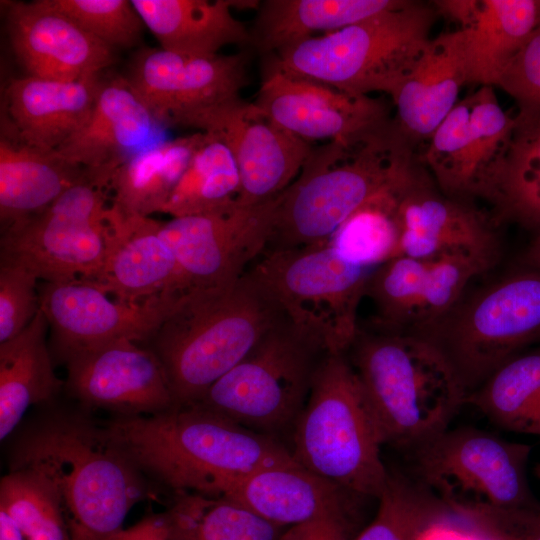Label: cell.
Returning <instances> with one entry per match:
<instances>
[{"instance_id": "obj_1", "label": "cell", "mask_w": 540, "mask_h": 540, "mask_svg": "<svg viewBox=\"0 0 540 540\" xmlns=\"http://www.w3.org/2000/svg\"><path fill=\"white\" fill-rule=\"evenodd\" d=\"M101 427L146 477L172 494L220 498L252 472L297 462L274 436L199 403L151 415L116 416Z\"/></svg>"}, {"instance_id": "obj_2", "label": "cell", "mask_w": 540, "mask_h": 540, "mask_svg": "<svg viewBox=\"0 0 540 540\" xmlns=\"http://www.w3.org/2000/svg\"><path fill=\"white\" fill-rule=\"evenodd\" d=\"M11 468L31 469L51 484L72 540H114L130 509L155 495L101 425L81 416L54 415L28 432Z\"/></svg>"}, {"instance_id": "obj_3", "label": "cell", "mask_w": 540, "mask_h": 540, "mask_svg": "<svg viewBox=\"0 0 540 540\" xmlns=\"http://www.w3.org/2000/svg\"><path fill=\"white\" fill-rule=\"evenodd\" d=\"M395 119L346 141L312 146L295 180L276 198L265 251L325 245L380 189L420 162Z\"/></svg>"}, {"instance_id": "obj_4", "label": "cell", "mask_w": 540, "mask_h": 540, "mask_svg": "<svg viewBox=\"0 0 540 540\" xmlns=\"http://www.w3.org/2000/svg\"><path fill=\"white\" fill-rule=\"evenodd\" d=\"M280 317L246 273L230 285L182 294L145 345L160 360L176 406L193 404Z\"/></svg>"}, {"instance_id": "obj_5", "label": "cell", "mask_w": 540, "mask_h": 540, "mask_svg": "<svg viewBox=\"0 0 540 540\" xmlns=\"http://www.w3.org/2000/svg\"><path fill=\"white\" fill-rule=\"evenodd\" d=\"M350 349L383 444L409 451L448 429L465 404L447 362L412 333L359 330Z\"/></svg>"}, {"instance_id": "obj_6", "label": "cell", "mask_w": 540, "mask_h": 540, "mask_svg": "<svg viewBox=\"0 0 540 540\" xmlns=\"http://www.w3.org/2000/svg\"><path fill=\"white\" fill-rule=\"evenodd\" d=\"M432 3L400 0L383 12L276 53L269 66L359 95L390 94L432 39Z\"/></svg>"}, {"instance_id": "obj_7", "label": "cell", "mask_w": 540, "mask_h": 540, "mask_svg": "<svg viewBox=\"0 0 540 540\" xmlns=\"http://www.w3.org/2000/svg\"><path fill=\"white\" fill-rule=\"evenodd\" d=\"M293 431L291 453L304 468L356 495L380 497L389 474L381 434L344 354L321 359Z\"/></svg>"}, {"instance_id": "obj_8", "label": "cell", "mask_w": 540, "mask_h": 540, "mask_svg": "<svg viewBox=\"0 0 540 540\" xmlns=\"http://www.w3.org/2000/svg\"><path fill=\"white\" fill-rule=\"evenodd\" d=\"M408 452L415 480L461 520L540 509L526 473L530 445L458 427Z\"/></svg>"}, {"instance_id": "obj_9", "label": "cell", "mask_w": 540, "mask_h": 540, "mask_svg": "<svg viewBox=\"0 0 540 540\" xmlns=\"http://www.w3.org/2000/svg\"><path fill=\"white\" fill-rule=\"evenodd\" d=\"M411 333L441 354L467 397L540 341V270L523 268Z\"/></svg>"}, {"instance_id": "obj_10", "label": "cell", "mask_w": 540, "mask_h": 540, "mask_svg": "<svg viewBox=\"0 0 540 540\" xmlns=\"http://www.w3.org/2000/svg\"><path fill=\"white\" fill-rule=\"evenodd\" d=\"M374 269L349 262L327 243L265 251L246 273L325 354H344L359 332L358 307Z\"/></svg>"}, {"instance_id": "obj_11", "label": "cell", "mask_w": 540, "mask_h": 540, "mask_svg": "<svg viewBox=\"0 0 540 540\" xmlns=\"http://www.w3.org/2000/svg\"><path fill=\"white\" fill-rule=\"evenodd\" d=\"M324 355L309 336L281 315L257 345L196 403L273 436L294 425Z\"/></svg>"}, {"instance_id": "obj_12", "label": "cell", "mask_w": 540, "mask_h": 540, "mask_svg": "<svg viewBox=\"0 0 540 540\" xmlns=\"http://www.w3.org/2000/svg\"><path fill=\"white\" fill-rule=\"evenodd\" d=\"M107 183L88 172L44 210L2 231L1 256L19 260L45 282L91 280L107 248Z\"/></svg>"}, {"instance_id": "obj_13", "label": "cell", "mask_w": 540, "mask_h": 540, "mask_svg": "<svg viewBox=\"0 0 540 540\" xmlns=\"http://www.w3.org/2000/svg\"><path fill=\"white\" fill-rule=\"evenodd\" d=\"M513 128L514 116L503 110L493 86L482 85L459 100L420 159L448 197L493 203Z\"/></svg>"}, {"instance_id": "obj_14", "label": "cell", "mask_w": 540, "mask_h": 540, "mask_svg": "<svg viewBox=\"0 0 540 540\" xmlns=\"http://www.w3.org/2000/svg\"><path fill=\"white\" fill-rule=\"evenodd\" d=\"M276 198L160 222L177 262L182 294L230 285L246 274L268 245Z\"/></svg>"}, {"instance_id": "obj_15", "label": "cell", "mask_w": 540, "mask_h": 540, "mask_svg": "<svg viewBox=\"0 0 540 540\" xmlns=\"http://www.w3.org/2000/svg\"><path fill=\"white\" fill-rule=\"evenodd\" d=\"M219 139L237 165L238 205L255 206L281 194L298 176L312 145L279 126L240 96L192 116L184 125Z\"/></svg>"}, {"instance_id": "obj_16", "label": "cell", "mask_w": 540, "mask_h": 540, "mask_svg": "<svg viewBox=\"0 0 540 540\" xmlns=\"http://www.w3.org/2000/svg\"><path fill=\"white\" fill-rule=\"evenodd\" d=\"M244 53L192 56L147 48L134 57L129 84L165 127L240 96L247 82Z\"/></svg>"}, {"instance_id": "obj_17", "label": "cell", "mask_w": 540, "mask_h": 540, "mask_svg": "<svg viewBox=\"0 0 540 540\" xmlns=\"http://www.w3.org/2000/svg\"><path fill=\"white\" fill-rule=\"evenodd\" d=\"M180 296L126 303L81 279L45 282L39 289L40 309L62 357L124 340L147 344Z\"/></svg>"}, {"instance_id": "obj_18", "label": "cell", "mask_w": 540, "mask_h": 540, "mask_svg": "<svg viewBox=\"0 0 540 540\" xmlns=\"http://www.w3.org/2000/svg\"><path fill=\"white\" fill-rule=\"evenodd\" d=\"M62 358L67 369L65 385L87 408L139 416L176 406L160 360L144 344L118 341L72 351Z\"/></svg>"}, {"instance_id": "obj_19", "label": "cell", "mask_w": 540, "mask_h": 540, "mask_svg": "<svg viewBox=\"0 0 540 540\" xmlns=\"http://www.w3.org/2000/svg\"><path fill=\"white\" fill-rule=\"evenodd\" d=\"M279 126L311 144L346 141L390 118L370 95L335 87L269 66L254 101Z\"/></svg>"}, {"instance_id": "obj_20", "label": "cell", "mask_w": 540, "mask_h": 540, "mask_svg": "<svg viewBox=\"0 0 540 540\" xmlns=\"http://www.w3.org/2000/svg\"><path fill=\"white\" fill-rule=\"evenodd\" d=\"M7 27L13 53L28 76L76 81L101 75L115 60L113 48L51 0L9 3Z\"/></svg>"}, {"instance_id": "obj_21", "label": "cell", "mask_w": 540, "mask_h": 540, "mask_svg": "<svg viewBox=\"0 0 540 540\" xmlns=\"http://www.w3.org/2000/svg\"><path fill=\"white\" fill-rule=\"evenodd\" d=\"M126 77L101 79L84 126L56 155L109 181L125 161L165 138L164 129Z\"/></svg>"}, {"instance_id": "obj_22", "label": "cell", "mask_w": 540, "mask_h": 540, "mask_svg": "<svg viewBox=\"0 0 540 540\" xmlns=\"http://www.w3.org/2000/svg\"><path fill=\"white\" fill-rule=\"evenodd\" d=\"M105 223L104 262L87 282L126 303L182 295L177 262L160 233V222L151 217L124 214L110 203Z\"/></svg>"}, {"instance_id": "obj_23", "label": "cell", "mask_w": 540, "mask_h": 540, "mask_svg": "<svg viewBox=\"0 0 540 540\" xmlns=\"http://www.w3.org/2000/svg\"><path fill=\"white\" fill-rule=\"evenodd\" d=\"M457 32L468 83L496 86L513 57L540 30V0H437Z\"/></svg>"}, {"instance_id": "obj_24", "label": "cell", "mask_w": 540, "mask_h": 540, "mask_svg": "<svg viewBox=\"0 0 540 540\" xmlns=\"http://www.w3.org/2000/svg\"><path fill=\"white\" fill-rule=\"evenodd\" d=\"M399 215L400 255L427 260L463 252L497 261L499 243L487 217L463 200L439 195L427 173L404 196Z\"/></svg>"}, {"instance_id": "obj_25", "label": "cell", "mask_w": 540, "mask_h": 540, "mask_svg": "<svg viewBox=\"0 0 540 540\" xmlns=\"http://www.w3.org/2000/svg\"><path fill=\"white\" fill-rule=\"evenodd\" d=\"M101 79V75L76 81L28 75L11 79L4 94L1 132L41 152H55L87 122Z\"/></svg>"}, {"instance_id": "obj_26", "label": "cell", "mask_w": 540, "mask_h": 540, "mask_svg": "<svg viewBox=\"0 0 540 540\" xmlns=\"http://www.w3.org/2000/svg\"><path fill=\"white\" fill-rule=\"evenodd\" d=\"M353 494L293 462L252 472L235 481L220 498L288 528L354 509L349 496Z\"/></svg>"}, {"instance_id": "obj_27", "label": "cell", "mask_w": 540, "mask_h": 540, "mask_svg": "<svg viewBox=\"0 0 540 540\" xmlns=\"http://www.w3.org/2000/svg\"><path fill=\"white\" fill-rule=\"evenodd\" d=\"M468 83L457 30L432 38L411 71L389 94L395 121L413 142L429 139Z\"/></svg>"}, {"instance_id": "obj_28", "label": "cell", "mask_w": 540, "mask_h": 540, "mask_svg": "<svg viewBox=\"0 0 540 540\" xmlns=\"http://www.w3.org/2000/svg\"><path fill=\"white\" fill-rule=\"evenodd\" d=\"M167 51L211 56L233 44H252L251 31L232 13L229 0H131Z\"/></svg>"}, {"instance_id": "obj_29", "label": "cell", "mask_w": 540, "mask_h": 540, "mask_svg": "<svg viewBox=\"0 0 540 540\" xmlns=\"http://www.w3.org/2000/svg\"><path fill=\"white\" fill-rule=\"evenodd\" d=\"M88 172L61 159L55 152H41L1 132L2 231L44 210Z\"/></svg>"}, {"instance_id": "obj_30", "label": "cell", "mask_w": 540, "mask_h": 540, "mask_svg": "<svg viewBox=\"0 0 540 540\" xmlns=\"http://www.w3.org/2000/svg\"><path fill=\"white\" fill-rule=\"evenodd\" d=\"M40 309L18 335L0 343V439H6L33 405L52 401L65 384L54 371Z\"/></svg>"}, {"instance_id": "obj_31", "label": "cell", "mask_w": 540, "mask_h": 540, "mask_svg": "<svg viewBox=\"0 0 540 540\" xmlns=\"http://www.w3.org/2000/svg\"><path fill=\"white\" fill-rule=\"evenodd\" d=\"M205 133L164 139L121 164L108 183L111 204L127 215L162 213Z\"/></svg>"}, {"instance_id": "obj_32", "label": "cell", "mask_w": 540, "mask_h": 540, "mask_svg": "<svg viewBox=\"0 0 540 540\" xmlns=\"http://www.w3.org/2000/svg\"><path fill=\"white\" fill-rule=\"evenodd\" d=\"M400 0H266L258 6L252 44L278 53L322 32H335L388 10Z\"/></svg>"}, {"instance_id": "obj_33", "label": "cell", "mask_w": 540, "mask_h": 540, "mask_svg": "<svg viewBox=\"0 0 540 540\" xmlns=\"http://www.w3.org/2000/svg\"><path fill=\"white\" fill-rule=\"evenodd\" d=\"M422 161L371 196L336 230L329 244L346 260L376 268L400 255V205L425 174Z\"/></svg>"}, {"instance_id": "obj_34", "label": "cell", "mask_w": 540, "mask_h": 540, "mask_svg": "<svg viewBox=\"0 0 540 540\" xmlns=\"http://www.w3.org/2000/svg\"><path fill=\"white\" fill-rule=\"evenodd\" d=\"M465 403L501 429L540 437V346L501 365Z\"/></svg>"}, {"instance_id": "obj_35", "label": "cell", "mask_w": 540, "mask_h": 540, "mask_svg": "<svg viewBox=\"0 0 540 540\" xmlns=\"http://www.w3.org/2000/svg\"><path fill=\"white\" fill-rule=\"evenodd\" d=\"M172 495L163 513L170 540H280L287 529L225 498Z\"/></svg>"}, {"instance_id": "obj_36", "label": "cell", "mask_w": 540, "mask_h": 540, "mask_svg": "<svg viewBox=\"0 0 540 540\" xmlns=\"http://www.w3.org/2000/svg\"><path fill=\"white\" fill-rule=\"evenodd\" d=\"M240 190L239 171L230 151L205 133L162 213L182 217L229 209L238 205Z\"/></svg>"}, {"instance_id": "obj_37", "label": "cell", "mask_w": 540, "mask_h": 540, "mask_svg": "<svg viewBox=\"0 0 540 540\" xmlns=\"http://www.w3.org/2000/svg\"><path fill=\"white\" fill-rule=\"evenodd\" d=\"M500 218L540 231V115L518 112L495 199Z\"/></svg>"}, {"instance_id": "obj_38", "label": "cell", "mask_w": 540, "mask_h": 540, "mask_svg": "<svg viewBox=\"0 0 540 540\" xmlns=\"http://www.w3.org/2000/svg\"><path fill=\"white\" fill-rule=\"evenodd\" d=\"M373 520L354 540H425L455 516L430 491L401 473L389 471Z\"/></svg>"}, {"instance_id": "obj_39", "label": "cell", "mask_w": 540, "mask_h": 540, "mask_svg": "<svg viewBox=\"0 0 540 540\" xmlns=\"http://www.w3.org/2000/svg\"><path fill=\"white\" fill-rule=\"evenodd\" d=\"M0 510L25 540H72L57 493L39 473L11 468L0 481Z\"/></svg>"}, {"instance_id": "obj_40", "label": "cell", "mask_w": 540, "mask_h": 540, "mask_svg": "<svg viewBox=\"0 0 540 540\" xmlns=\"http://www.w3.org/2000/svg\"><path fill=\"white\" fill-rule=\"evenodd\" d=\"M428 259L394 257L372 272L365 295L373 301L377 329L405 332L412 326L422 298Z\"/></svg>"}, {"instance_id": "obj_41", "label": "cell", "mask_w": 540, "mask_h": 540, "mask_svg": "<svg viewBox=\"0 0 540 540\" xmlns=\"http://www.w3.org/2000/svg\"><path fill=\"white\" fill-rule=\"evenodd\" d=\"M491 266L488 261L463 252L428 259L422 298L412 327L430 324L449 313L469 281Z\"/></svg>"}, {"instance_id": "obj_42", "label": "cell", "mask_w": 540, "mask_h": 540, "mask_svg": "<svg viewBox=\"0 0 540 540\" xmlns=\"http://www.w3.org/2000/svg\"><path fill=\"white\" fill-rule=\"evenodd\" d=\"M90 35L115 49L130 48L142 36L143 20L129 0H51Z\"/></svg>"}, {"instance_id": "obj_43", "label": "cell", "mask_w": 540, "mask_h": 540, "mask_svg": "<svg viewBox=\"0 0 540 540\" xmlns=\"http://www.w3.org/2000/svg\"><path fill=\"white\" fill-rule=\"evenodd\" d=\"M38 279L25 263L1 256L0 343L23 331L40 310Z\"/></svg>"}, {"instance_id": "obj_44", "label": "cell", "mask_w": 540, "mask_h": 540, "mask_svg": "<svg viewBox=\"0 0 540 540\" xmlns=\"http://www.w3.org/2000/svg\"><path fill=\"white\" fill-rule=\"evenodd\" d=\"M496 86L513 97L518 112L540 115V30L513 57Z\"/></svg>"}, {"instance_id": "obj_45", "label": "cell", "mask_w": 540, "mask_h": 540, "mask_svg": "<svg viewBox=\"0 0 540 540\" xmlns=\"http://www.w3.org/2000/svg\"><path fill=\"white\" fill-rule=\"evenodd\" d=\"M473 529L483 540H540V509L488 517L477 521Z\"/></svg>"}, {"instance_id": "obj_46", "label": "cell", "mask_w": 540, "mask_h": 540, "mask_svg": "<svg viewBox=\"0 0 540 540\" xmlns=\"http://www.w3.org/2000/svg\"><path fill=\"white\" fill-rule=\"evenodd\" d=\"M355 510L350 509L288 527L280 540H354L357 530Z\"/></svg>"}, {"instance_id": "obj_47", "label": "cell", "mask_w": 540, "mask_h": 540, "mask_svg": "<svg viewBox=\"0 0 540 540\" xmlns=\"http://www.w3.org/2000/svg\"><path fill=\"white\" fill-rule=\"evenodd\" d=\"M114 540H169L164 514L149 515L129 528H124Z\"/></svg>"}, {"instance_id": "obj_48", "label": "cell", "mask_w": 540, "mask_h": 540, "mask_svg": "<svg viewBox=\"0 0 540 540\" xmlns=\"http://www.w3.org/2000/svg\"><path fill=\"white\" fill-rule=\"evenodd\" d=\"M519 263L524 268L540 270V231L521 254Z\"/></svg>"}, {"instance_id": "obj_49", "label": "cell", "mask_w": 540, "mask_h": 540, "mask_svg": "<svg viewBox=\"0 0 540 540\" xmlns=\"http://www.w3.org/2000/svg\"><path fill=\"white\" fill-rule=\"evenodd\" d=\"M0 540H25L11 518L0 510Z\"/></svg>"}, {"instance_id": "obj_50", "label": "cell", "mask_w": 540, "mask_h": 540, "mask_svg": "<svg viewBox=\"0 0 540 540\" xmlns=\"http://www.w3.org/2000/svg\"><path fill=\"white\" fill-rule=\"evenodd\" d=\"M535 474L538 477V479L540 480V463L535 468Z\"/></svg>"}, {"instance_id": "obj_51", "label": "cell", "mask_w": 540, "mask_h": 540, "mask_svg": "<svg viewBox=\"0 0 540 540\" xmlns=\"http://www.w3.org/2000/svg\"><path fill=\"white\" fill-rule=\"evenodd\" d=\"M170 540V539H169Z\"/></svg>"}]
</instances>
